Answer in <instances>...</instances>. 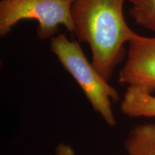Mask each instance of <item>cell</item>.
<instances>
[{"mask_svg":"<svg viewBox=\"0 0 155 155\" xmlns=\"http://www.w3.org/2000/svg\"><path fill=\"white\" fill-rule=\"evenodd\" d=\"M56 155H75L73 148L69 145L60 144L56 148Z\"/></svg>","mask_w":155,"mask_h":155,"instance_id":"8","label":"cell"},{"mask_svg":"<svg viewBox=\"0 0 155 155\" xmlns=\"http://www.w3.org/2000/svg\"><path fill=\"white\" fill-rule=\"evenodd\" d=\"M74 0H1L0 35L5 36L22 19L38 23L37 35L45 40L56 36L60 26L74 32L71 8Z\"/></svg>","mask_w":155,"mask_h":155,"instance_id":"3","label":"cell"},{"mask_svg":"<svg viewBox=\"0 0 155 155\" xmlns=\"http://www.w3.org/2000/svg\"><path fill=\"white\" fill-rule=\"evenodd\" d=\"M50 50L78 83L95 111L108 125L114 127L112 103L119 100V93L100 75L92 63H89L80 45L59 34L51 38Z\"/></svg>","mask_w":155,"mask_h":155,"instance_id":"2","label":"cell"},{"mask_svg":"<svg viewBox=\"0 0 155 155\" xmlns=\"http://www.w3.org/2000/svg\"><path fill=\"white\" fill-rule=\"evenodd\" d=\"M137 87L128 86L121 104L124 114L130 117H155V96Z\"/></svg>","mask_w":155,"mask_h":155,"instance_id":"5","label":"cell"},{"mask_svg":"<svg viewBox=\"0 0 155 155\" xmlns=\"http://www.w3.org/2000/svg\"><path fill=\"white\" fill-rule=\"evenodd\" d=\"M124 1L74 0L71 8L74 32L89 45L93 65L108 82L125 57V44L136 35L125 20Z\"/></svg>","mask_w":155,"mask_h":155,"instance_id":"1","label":"cell"},{"mask_svg":"<svg viewBox=\"0 0 155 155\" xmlns=\"http://www.w3.org/2000/svg\"><path fill=\"white\" fill-rule=\"evenodd\" d=\"M132 5L129 14L135 22L155 31V0H129Z\"/></svg>","mask_w":155,"mask_h":155,"instance_id":"7","label":"cell"},{"mask_svg":"<svg viewBox=\"0 0 155 155\" xmlns=\"http://www.w3.org/2000/svg\"><path fill=\"white\" fill-rule=\"evenodd\" d=\"M128 155H155V124L136 126L125 141Z\"/></svg>","mask_w":155,"mask_h":155,"instance_id":"6","label":"cell"},{"mask_svg":"<svg viewBox=\"0 0 155 155\" xmlns=\"http://www.w3.org/2000/svg\"><path fill=\"white\" fill-rule=\"evenodd\" d=\"M129 45L127 61L120 70L119 81L153 94L155 92V38L136 33Z\"/></svg>","mask_w":155,"mask_h":155,"instance_id":"4","label":"cell"}]
</instances>
